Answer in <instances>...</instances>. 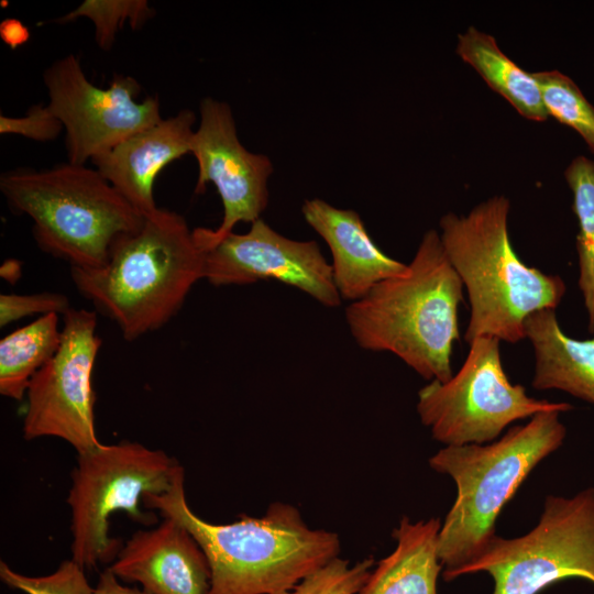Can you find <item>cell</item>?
<instances>
[{
	"mask_svg": "<svg viewBox=\"0 0 594 594\" xmlns=\"http://www.w3.org/2000/svg\"><path fill=\"white\" fill-rule=\"evenodd\" d=\"M180 466L163 450L125 440L78 454L66 498L72 559L85 570L112 563L122 546L109 536L110 515L122 510L136 522H156L155 515L141 510L140 502L147 493L167 492Z\"/></svg>",
	"mask_w": 594,
	"mask_h": 594,
	"instance_id": "7",
	"label": "cell"
},
{
	"mask_svg": "<svg viewBox=\"0 0 594 594\" xmlns=\"http://www.w3.org/2000/svg\"><path fill=\"white\" fill-rule=\"evenodd\" d=\"M199 118L190 152L198 166L195 194L205 193L212 184L223 208L217 229H194L202 249L233 232L239 222L252 223L261 218L268 205L267 183L274 168L266 155L250 152L240 142L233 112L226 101L204 98Z\"/></svg>",
	"mask_w": 594,
	"mask_h": 594,
	"instance_id": "12",
	"label": "cell"
},
{
	"mask_svg": "<svg viewBox=\"0 0 594 594\" xmlns=\"http://www.w3.org/2000/svg\"><path fill=\"white\" fill-rule=\"evenodd\" d=\"M476 572L493 578L492 594H538L569 578L594 584V488L571 498L548 496L531 531L512 539L495 535L455 579Z\"/></svg>",
	"mask_w": 594,
	"mask_h": 594,
	"instance_id": "9",
	"label": "cell"
},
{
	"mask_svg": "<svg viewBox=\"0 0 594 594\" xmlns=\"http://www.w3.org/2000/svg\"><path fill=\"white\" fill-rule=\"evenodd\" d=\"M196 113L176 114L132 134L91 160L94 167L144 217L158 209L154 183L164 167L191 152Z\"/></svg>",
	"mask_w": 594,
	"mask_h": 594,
	"instance_id": "15",
	"label": "cell"
},
{
	"mask_svg": "<svg viewBox=\"0 0 594 594\" xmlns=\"http://www.w3.org/2000/svg\"><path fill=\"white\" fill-rule=\"evenodd\" d=\"M463 284L440 234L428 230L405 273L376 284L351 302L345 319L364 350L391 352L428 381L452 377L451 352L460 339Z\"/></svg>",
	"mask_w": 594,
	"mask_h": 594,
	"instance_id": "2",
	"label": "cell"
},
{
	"mask_svg": "<svg viewBox=\"0 0 594 594\" xmlns=\"http://www.w3.org/2000/svg\"><path fill=\"white\" fill-rule=\"evenodd\" d=\"M155 14L147 0H85L55 22L67 24L81 18L88 19L94 25L97 45L100 50L109 51L124 25L140 30Z\"/></svg>",
	"mask_w": 594,
	"mask_h": 594,
	"instance_id": "23",
	"label": "cell"
},
{
	"mask_svg": "<svg viewBox=\"0 0 594 594\" xmlns=\"http://www.w3.org/2000/svg\"><path fill=\"white\" fill-rule=\"evenodd\" d=\"M200 250L204 279L215 287L274 279L326 307L341 305L332 266L317 242L286 238L262 218L252 222L248 232H231Z\"/></svg>",
	"mask_w": 594,
	"mask_h": 594,
	"instance_id": "13",
	"label": "cell"
},
{
	"mask_svg": "<svg viewBox=\"0 0 594 594\" xmlns=\"http://www.w3.org/2000/svg\"><path fill=\"white\" fill-rule=\"evenodd\" d=\"M59 315L38 317L0 341V394L21 400L33 376L55 355L61 344Z\"/></svg>",
	"mask_w": 594,
	"mask_h": 594,
	"instance_id": "20",
	"label": "cell"
},
{
	"mask_svg": "<svg viewBox=\"0 0 594 594\" xmlns=\"http://www.w3.org/2000/svg\"><path fill=\"white\" fill-rule=\"evenodd\" d=\"M47 106L65 132L67 162L86 165L132 134L158 122L157 96L138 101L142 88L130 75L114 74L107 88L86 76L77 55L54 61L43 73Z\"/></svg>",
	"mask_w": 594,
	"mask_h": 594,
	"instance_id": "10",
	"label": "cell"
},
{
	"mask_svg": "<svg viewBox=\"0 0 594 594\" xmlns=\"http://www.w3.org/2000/svg\"><path fill=\"white\" fill-rule=\"evenodd\" d=\"M0 191L12 212L32 220L37 246L70 268L105 265L112 244L145 218L95 167L69 162L2 172Z\"/></svg>",
	"mask_w": 594,
	"mask_h": 594,
	"instance_id": "6",
	"label": "cell"
},
{
	"mask_svg": "<svg viewBox=\"0 0 594 594\" xmlns=\"http://www.w3.org/2000/svg\"><path fill=\"white\" fill-rule=\"evenodd\" d=\"M549 117L575 130L594 154V107L576 84L558 70L532 73Z\"/></svg>",
	"mask_w": 594,
	"mask_h": 594,
	"instance_id": "22",
	"label": "cell"
},
{
	"mask_svg": "<svg viewBox=\"0 0 594 594\" xmlns=\"http://www.w3.org/2000/svg\"><path fill=\"white\" fill-rule=\"evenodd\" d=\"M531 342L536 389H561L594 404V337L576 340L559 326L554 309L530 314L524 323Z\"/></svg>",
	"mask_w": 594,
	"mask_h": 594,
	"instance_id": "17",
	"label": "cell"
},
{
	"mask_svg": "<svg viewBox=\"0 0 594 594\" xmlns=\"http://www.w3.org/2000/svg\"><path fill=\"white\" fill-rule=\"evenodd\" d=\"M96 328V311L72 307L63 316L58 350L33 376L26 392L25 440L59 438L77 454L101 444L95 427L92 375L102 340Z\"/></svg>",
	"mask_w": 594,
	"mask_h": 594,
	"instance_id": "11",
	"label": "cell"
},
{
	"mask_svg": "<svg viewBox=\"0 0 594 594\" xmlns=\"http://www.w3.org/2000/svg\"><path fill=\"white\" fill-rule=\"evenodd\" d=\"M455 51L520 116L537 122L548 120L532 73L524 70L504 54L494 36L470 26L458 35Z\"/></svg>",
	"mask_w": 594,
	"mask_h": 594,
	"instance_id": "19",
	"label": "cell"
},
{
	"mask_svg": "<svg viewBox=\"0 0 594 594\" xmlns=\"http://www.w3.org/2000/svg\"><path fill=\"white\" fill-rule=\"evenodd\" d=\"M306 222L326 241L332 254V274L341 299L363 298L380 282L408 268L385 254L372 240L358 212L314 198L305 200Z\"/></svg>",
	"mask_w": 594,
	"mask_h": 594,
	"instance_id": "16",
	"label": "cell"
},
{
	"mask_svg": "<svg viewBox=\"0 0 594 594\" xmlns=\"http://www.w3.org/2000/svg\"><path fill=\"white\" fill-rule=\"evenodd\" d=\"M0 37L10 48L15 50L30 40L31 32L21 20L7 18L0 22Z\"/></svg>",
	"mask_w": 594,
	"mask_h": 594,
	"instance_id": "28",
	"label": "cell"
},
{
	"mask_svg": "<svg viewBox=\"0 0 594 594\" xmlns=\"http://www.w3.org/2000/svg\"><path fill=\"white\" fill-rule=\"evenodd\" d=\"M373 565L372 557L353 565L338 557L293 588L277 594H356L366 582Z\"/></svg>",
	"mask_w": 594,
	"mask_h": 594,
	"instance_id": "25",
	"label": "cell"
},
{
	"mask_svg": "<svg viewBox=\"0 0 594 594\" xmlns=\"http://www.w3.org/2000/svg\"><path fill=\"white\" fill-rule=\"evenodd\" d=\"M184 480L180 466L167 492L147 493L142 503L179 522L201 547L211 570L208 594H277L339 557V536L310 528L286 503L271 504L262 517L208 522L188 506Z\"/></svg>",
	"mask_w": 594,
	"mask_h": 594,
	"instance_id": "1",
	"label": "cell"
},
{
	"mask_svg": "<svg viewBox=\"0 0 594 594\" xmlns=\"http://www.w3.org/2000/svg\"><path fill=\"white\" fill-rule=\"evenodd\" d=\"M0 579L9 587L25 594H92L85 569L73 559L63 561L48 575L29 576L0 561Z\"/></svg>",
	"mask_w": 594,
	"mask_h": 594,
	"instance_id": "24",
	"label": "cell"
},
{
	"mask_svg": "<svg viewBox=\"0 0 594 594\" xmlns=\"http://www.w3.org/2000/svg\"><path fill=\"white\" fill-rule=\"evenodd\" d=\"M564 177L573 194L572 210L579 222L578 284L588 316V330L594 333V161L576 156L566 167Z\"/></svg>",
	"mask_w": 594,
	"mask_h": 594,
	"instance_id": "21",
	"label": "cell"
},
{
	"mask_svg": "<svg viewBox=\"0 0 594 594\" xmlns=\"http://www.w3.org/2000/svg\"><path fill=\"white\" fill-rule=\"evenodd\" d=\"M163 518L157 527L134 532L109 569L152 594H208L211 570L204 550L184 526Z\"/></svg>",
	"mask_w": 594,
	"mask_h": 594,
	"instance_id": "14",
	"label": "cell"
},
{
	"mask_svg": "<svg viewBox=\"0 0 594 594\" xmlns=\"http://www.w3.org/2000/svg\"><path fill=\"white\" fill-rule=\"evenodd\" d=\"M0 275L11 283L16 282L21 275V263L16 260H7L1 265Z\"/></svg>",
	"mask_w": 594,
	"mask_h": 594,
	"instance_id": "30",
	"label": "cell"
},
{
	"mask_svg": "<svg viewBox=\"0 0 594 594\" xmlns=\"http://www.w3.org/2000/svg\"><path fill=\"white\" fill-rule=\"evenodd\" d=\"M438 518L410 521L403 517L393 531L397 544L371 571L356 594H437L442 569L438 557Z\"/></svg>",
	"mask_w": 594,
	"mask_h": 594,
	"instance_id": "18",
	"label": "cell"
},
{
	"mask_svg": "<svg viewBox=\"0 0 594 594\" xmlns=\"http://www.w3.org/2000/svg\"><path fill=\"white\" fill-rule=\"evenodd\" d=\"M499 340L477 337L455 375L447 382L430 381L418 392L417 413L432 438L446 446L495 441L512 422L544 411L565 413L568 403H552L527 395L504 371Z\"/></svg>",
	"mask_w": 594,
	"mask_h": 594,
	"instance_id": "8",
	"label": "cell"
},
{
	"mask_svg": "<svg viewBox=\"0 0 594 594\" xmlns=\"http://www.w3.org/2000/svg\"><path fill=\"white\" fill-rule=\"evenodd\" d=\"M92 594H152L143 588L129 587L123 585L119 579L108 568L100 573L97 585L94 587Z\"/></svg>",
	"mask_w": 594,
	"mask_h": 594,
	"instance_id": "29",
	"label": "cell"
},
{
	"mask_svg": "<svg viewBox=\"0 0 594 594\" xmlns=\"http://www.w3.org/2000/svg\"><path fill=\"white\" fill-rule=\"evenodd\" d=\"M70 308L68 297L59 293L1 294L0 326L6 327L33 315L40 317L51 314L64 316Z\"/></svg>",
	"mask_w": 594,
	"mask_h": 594,
	"instance_id": "26",
	"label": "cell"
},
{
	"mask_svg": "<svg viewBox=\"0 0 594 594\" xmlns=\"http://www.w3.org/2000/svg\"><path fill=\"white\" fill-rule=\"evenodd\" d=\"M559 415L539 413L490 444L446 446L429 459V465L450 475L457 486L438 535L446 581L485 550L504 506L537 464L560 448L566 430Z\"/></svg>",
	"mask_w": 594,
	"mask_h": 594,
	"instance_id": "5",
	"label": "cell"
},
{
	"mask_svg": "<svg viewBox=\"0 0 594 594\" xmlns=\"http://www.w3.org/2000/svg\"><path fill=\"white\" fill-rule=\"evenodd\" d=\"M70 277L78 293L134 341L178 314L204 279V254L185 218L158 208L112 244L105 265L70 268Z\"/></svg>",
	"mask_w": 594,
	"mask_h": 594,
	"instance_id": "3",
	"label": "cell"
},
{
	"mask_svg": "<svg viewBox=\"0 0 594 594\" xmlns=\"http://www.w3.org/2000/svg\"><path fill=\"white\" fill-rule=\"evenodd\" d=\"M63 131V123L47 105L35 103L23 117L0 114L2 135L14 134L36 142H48L57 139Z\"/></svg>",
	"mask_w": 594,
	"mask_h": 594,
	"instance_id": "27",
	"label": "cell"
},
{
	"mask_svg": "<svg viewBox=\"0 0 594 594\" xmlns=\"http://www.w3.org/2000/svg\"><path fill=\"white\" fill-rule=\"evenodd\" d=\"M509 200L494 196L466 216L441 217V242L465 286L471 315L464 339L494 337L516 343L525 339L526 318L554 309L565 294L559 275L526 265L516 254L508 233Z\"/></svg>",
	"mask_w": 594,
	"mask_h": 594,
	"instance_id": "4",
	"label": "cell"
}]
</instances>
